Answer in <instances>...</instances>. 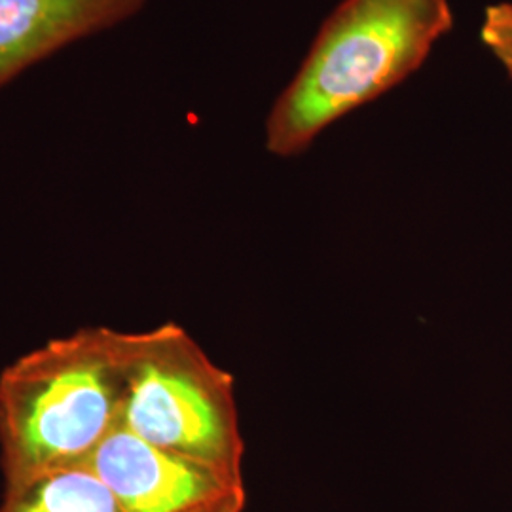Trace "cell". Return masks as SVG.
Segmentation results:
<instances>
[{"mask_svg": "<svg viewBox=\"0 0 512 512\" xmlns=\"http://www.w3.org/2000/svg\"><path fill=\"white\" fill-rule=\"evenodd\" d=\"M148 0H0V88L82 38L137 16Z\"/></svg>", "mask_w": 512, "mask_h": 512, "instance_id": "obj_5", "label": "cell"}, {"mask_svg": "<svg viewBox=\"0 0 512 512\" xmlns=\"http://www.w3.org/2000/svg\"><path fill=\"white\" fill-rule=\"evenodd\" d=\"M126 512H243L245 480L118 427L84 465Z\"/></svg>", "mask_w": 512, "mask_h": 512, "instance_id": "obj_4", "label": "cell"}, {"mask_svg": "<svg viewBox=\"0 0 512 512\" xmlns=\"http://www.w3.org/2000/svg\"><path fill=\"white\" fill-rule=\"evenodd\" d=\"M131 435L243 478L234 376L177 325L128 332L122 423Z\"/></svg>", "mask_w": 512, "mask_h": 512, "instance_id": "obj_3", "label": "cell"}, {"mask_svg": "<svg viewBox=\"0 0 512 512\" xmlns=\"http://www.w3.org/2000/svg\"><path fill=\"white\" fill-rule=\"evenodd\" d=\"M0 512H126L88 467L59 469L6 484Z\"/></svg>", "mask_w": 512, "mask_h": 512, "instance_id": "obj_6", "label": "cell"}, {"mask_svg": "<svg viewBox=\"0 0 512 512\" xmlns=\"http://www.w3.org/2000/svg\"><path fill=\"white\" fill-rule=\"evenodd\" d=\"M454 27L450 0H342L266 118V148L304 154L332 124L410 78Z\"/></svg>", "mask_w": 512, "mask_h": 512, "instance_id": "obj_1", "label": "cell"}, {"mask_svg": "<svg viewBox=\"0 0 512 512\" xmlns=\"http://www.w3.org/2000/svg\"><path fill=\"white\" fill-rule=\"evenodd\" d=\"M128 332L86 327L0 372V467L6 484L84 467L122 423Z\"/></svg>", "mask_w": 512, "mask_h": 512, "instance_id": "obj_2", "label": "cell"}, {"mask_svg": "<svg viewBox=\"0 0 512 512\" xmlns=\"http://www.w3.org/2000/svg\"><path fill=\"white\" fill-rule=\"evenodd\" d=\"M480 38L512 78V2H499L486 8Z\"/></svg>", "mask_w": 512, "mask_h": 512, "instance_id": "obj_7", "label": "cell"}]
</instances>
